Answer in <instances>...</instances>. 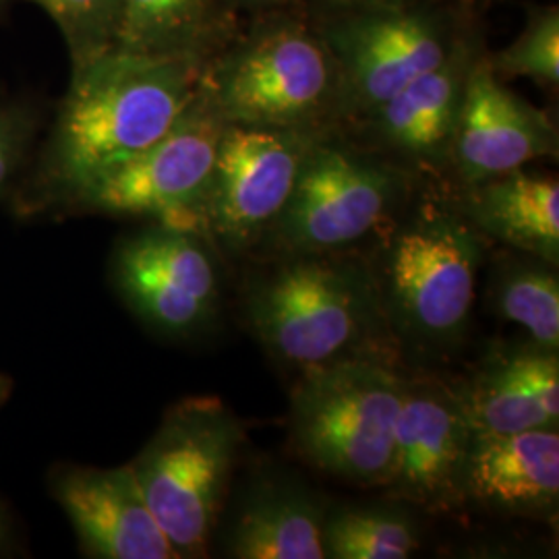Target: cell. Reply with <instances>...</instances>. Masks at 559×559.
Listing matches in <instances>:
<instances>
[{"mask_svg": "<svg viewBox=\"0 0 559 559\" xmlns=\"http://www.w3.org/2000/svg\"><path fill=\"white\" fill-rule=\"evenodd\" d=\"M55 498L90 558L180 559L143 498L131 464L67 468L55 479Z\"/></svg>", "mask_w": 559, "mask_h": 559, "instance_id": "5bb4252c", "label": "cell"}, {"mask_svg": "<svg viewBox=\"0 0 559 559\" xmlns=\"http://www.w3.org/2000/svg\"><path fill=\"white\" fill-rule=\"evenodd\" d=\"M342 104L371 115L452 52V40L436 15L380 7L334 27L328 36Z\"/></svg>", "mask_w": 559, "mask_h": 559, "instance_id": "7c38bea8", "label": "cell"}, {"mask_svg": "<svg viewBox=\"0 0 559 559\" xmlns=\"http://www.w3.org/2000/svg\"><path fill=\"white\" fill-rule=\"evenodd\" d=\"M313 141L302 129L226 122L203 205V237L239 253L286 207Z\"/></svg>", "mask_w": 559, "mask_h": 559, "instance_id": "9c48e42d", "label": "cell"}, {"mask_svg": "<svg viewBox=\"0 0 559 559\" xmlns=\"http://www.w3.org/2000/svg\"><path fill=\"white\" fill-rule=\"evenodd\" d=\"M325 44L299 23H272L239 44L212 69L201 92L224 122L302 129L336 85Z\"/></svg>", "mask_w": 559, "mask_h": 559, "instance_id": "8992f818", "label": "cell"}, {"mask_svg": "<svg viewBox=\"0 0 559 559\" xmlns=\"http://www.w3.org/2000/svg\"><path fill=\"white\" fill-rule=\"evenodd\" d=\"M399 193L400 179L388 166L313 141L272 230L288 255L334 253L373 233Z\"/></svg>", "mask_w": 559, "mask_h": 559, "instance_id": "ba28073f", "label": "cell"}, {"mask_svg": "<svg viewBox=\"0 0 559 559\" xmlns=\"http://www.w3.org/2000/svg\"><path fill=\"white\" fill-rule=\"evenodd\" d=\"M468 71L466 48H452L436 69L411 81L369 115L380 140L415 158L438 156L452 141Z\"/></svg>", "mask_w": 559, "mask_h": 559, "instance_id": "d6986e66", "label": "cell"}, {"mask_svg": "<svg viewBox=\"0 0 559 559\" xmlns=\"http://www.w3.org/2000/svg\"><path fill=\"white\" fill-rule=\"evenodd\" d=\"M224 127L200 90L162 140L94 180L73 203L110 216L152 218L203 237V205Z\"/></svg>", "mask_w": 559, "mask_h": 559, "instance_id": "52a82bcc", "label": "cell"}, {"mask_svg": "<svg viewBox=\"0 0 559 559\" xmlns=\"http://www.w3.org/2000/svg\"><path fill=\"white\" fill-rule=\"evenodd\" d=\"M7 537H9V526H7V519H4V514L0 510V549L7 543Z\"/></svg>", "mask_w": 559, "mask_h": 559, "instance_id": "f1b7e54d", "label": "cell"}, {"mask_svg": "<svg viewBox=\"0 0 559 559\" xmlns=\"http://www.w3.org/2000/svg\"><path fill=\"white\" fill-rule=\"evenodd\" d=\"M450 143L460 177L473 187L556 154L558 135L549 117L501 85L485 62L468 71Z\"/></svg>", "mask_w": 559, "mask_h": 559, "instance_id": "4fadbf2b", "label": "cell"}, {"mask_svg": "<svg viewBox=\"0 0 559 559\" xmlns=\"http://www.w3.org/2000/svg\"><path fill=\"white\" fill-rule=\"evenodd\" d=\"M214 0H120L117 46L145 55H200Z\"/></svg>", "mask_w": 559, "mask_h": 559, "instance_id": "ffe728a7", "label": "cell"}, {"mask_svg": "<svg viewBox=\"0 0 559 559\" xmlns=\"http://www.w3.org/2000/svg\"><path fill=\"white\" fill-rule=\"evenodd\" d=\"M419 545L413 516L392 506L342 508L323 520L325 558L406 559Z\"/></svg>", "mask_w": 559, "mask_h": 559, "instance_id": "44dd1931", "label": "cell"}, {"mask_svg": "<svg viewBox=\"0 0 559 559\" xmlns=\"http://www.w3.org/2000/svg\"><path fill=\"white\" fill-rule=\"evenodd\" d=\"M332 4H338V7H371V9H380V7H392L396 4L399 0H328Z\"/></svg>", "mask_w": 559, "mask_h": 559, "instance_id": "484cf974", "label": "cell"}, {"mask_svg": "<svg viewBox=\"0 0 559 559\" xmlns=\"http://www.w3.org/2000/svg\"><path fill=\"white\" fill-rule=\"evenodd\" d=\"M201 75L200 55L120 48L73 67L44 156L46 193L73 201L162 140L200 96Z\"/></svg>", "mask_w": 559, "mask_h": 559, "instance_id": "6da1fadb", "label": "cell"}, {"mask_svg": "<svg viewBox=\"0 0 559 559\" xmlns=\"http://www.w3.org/2000/svg\"><path fill=\"white\" fill-rule=\"evenodd\" d=\"M242 429L214 396L173 404L131 462L135 479L179 558H201L221 519Z\"/></svg>", "mask_w": 559, "mask_h": 559, "instance_id": "3957f363", "label": "cell"}, {"mask_svg": "<svg viewBox=\"0 0 559 559\" xmlns=\"http://www.w3.org/2000/svg\"><path fill=\"white\" fill-rule=\"evenodd\" d=\"M496 75L528 78L547 85L559 81V9L556 4L531 7L516 40L489 62Z\"/></svg>", "mask_w": 559, "mask_h": 559, "instance_id": "cb8c5ba5", "label": "cell"}, {"mask_svg": "<svg viewBox=\"0 0 559 559\" xmlns=\"http://www.w3.org/2000/svg\"><path fill=\"white\" fill-rule=\"evenodd\" d=\"M466 221L479 233L558 265L559 185L522 168L471 187Z\"/></svg>", "mask_w": 559, "mask_h": 559, "instance_id": "ac0fdd59", "label": "cell"}, {"mask_svg": "<svg viewBox=\"0 0 559 559\" xmlns=\"http://www.w3.org/2000/svg\"><path fill=\"white\" fill-rule=\"evenodd\" d=\"M57 23L71 64L78 67L117 46L120 0H29Z\"/></svg>", "mask_w": 559, "mask_h": 559, "instance_id": "603a6c76", "label": "cell"}, {"mask_svg": "<svg viewBox=\"0 0 559 559\" xmlns=\"http://www.w3.org/2000/svg\"><path fill=\"white\" fill-rule=\"evenodd\" d=\"M483 260L479 230L440 203L415 212L388 247L385 302L406 338L441 348L462 336Z\"/></svg>", "mask_w": 559, "mask_h": 559, "instance_id": "5b68a950", "label": "cell"}, {"mask_svg": "<svg viewBox=\"0 0 559 559\" xmlns=\"http://www.w3.org/2000/svg\"><path fill=\"white\" fill-rule=\"evenodd\" d=\"M235 2L242 4V7H249V9H265V7L280 4V2H284V0H235Z\"/></svg>", "mask_w": 559, "mask_h": 559, "instance_id": "4316f807", "label": "cell"}, {"mask_svg": "<svg viewBox=\"0 0 559 559\" xmlns=\"http://www.w3.org/2000/svg\"><path fill=\"white\" fill-rule=\"evenodd\" d=\"M473 436L454 385L404 380L385 487L429 512L456 510Z\"/></svg>", "mask_w": 559, "mask_h": 559, "instance_id": "8fae6325", "label": "cell"}, {"mask_svg": "<svg viewBox=\"0 0 559 559\" xmlns=\"http://www.w3.org/2000/svg\"><path fill=\"white\" fill-rule=\"evenodd\" d=\"M325 512L297 483L263 480L249 489L226 537L237 559H325Z\"/></svg>", "mask_w": 559, "mask_h": 559, "instance_id": "e0dca14e", "label": "cell"}, {"mask_svg": "<svg viewBox=\"0 0 559 559\" xmlns=\"http://www.w3.org/2000/svg\"><path fill=\"white\" fill-rule=\"evenodd\" d=\"M404 380L376 357H350L300 373L290 394V441L330 477L385 485Z\"/></svg>", "mask_w": 559, "mask_h": 559, "instance_id": "277c9868", "label": "cell"}, {"mask_svg": "<svg viewBox=\"0 0 559 559\" xmlns=\"http://www.w3.org/2000/svg\"><path fill=\"white\" fill-rule=\"evenodd\" d=\"M0 2H2V0H0Z\"/></svg>", "mask_w": 559, "mask_h": 559, "instance_id": "f546056e", "label": "cell"}, {"mask_svg": "<svg viewBox=\"0 0 559 559\" xmlns=\"http://www.w3.org/2000/svg\"><path fill=\"white\" fill-rule=\"evenodd\" d=\"M9 392H11V381L7 380L4 376H0V406L9 396Z\"/></svg>", "mask_w": 559, "mask_h": 559, "instance_id": "83f0119b", "label": "cell"}, {"mask_svg": "<svg viewBox=\"0 0 559 559\" xmlns=\"http://www.w3.org/2000/svg\"><path fill=\"white\" fill-rule=\"evenodd\" d=\"M32 138V120L13 106L0 104V193L20 170Z\"/></svg>", "mask_w": 559, "mask_h": 559, "instance_id": "d4e9b609", "label": "cell"}, {"mask_svg": "<svg viewBox=\"0 0 559 559\" xmlns=\"http://www.w3.org/2000/svg\"><path fill=\"white\" fill-rule=\"evenodd\" d=\"M475 433L558 427L559 359L537 346L501 353L473 380L454 385Z\"/></svg>", "mask_w": 559, "mask_h": 559, "instance_id": "2e32d148", "label": "cell"}, {"mask_svg": "<svg viewBox=\"0 0 559 559\" xmlns=\"http://www.w3.org/2000/svg\"><path fill=\"white\" fill-rule=\"evenodd\" d=\"M464 498L510 514L537 516L556 510L558 427L475 433L464 468Z\"/></svg>", "mask_w": 559, "mask_h": 559, "instance_id": "9a60e30c", "label": "cell"}, {"mask_svg": "<svg viewBox=\"0 0 559 559\" xmlns=\"http://www.w3.org/2000/svg\"><path fill=\"white\" fill-rule=\"evenodd\" d=\"M380 290L367 267L332 253L290 255L258 280L247 297V320L263 348L299 369L350 357L380 320Z\"/></svg>", "mask_w": 559, "mask_h": 559, "instance_id": "7a4b0ae2", "label": "cell"}, {"mask_svg": "<svg viewBox=\"0 0 559 559\" xmlns=\"http://www.w3.org/2000/svg\"><path fill=\"white\" fill-rule=\"evenodd\" d=\"M558 265L547 261H514L498 274L493 302L503 320L522 325L533 346L559 350Z\"/></svg>", "mask_w": 559, "mask_h": 559, "instance_id": "7402d4cb", "label": "cell"}, {"mask_svg": "<svg viewBox=\"0 0 559 559\" xmlns=\"http://www.w3.org/2000/svg\"><path fill=\"white\" fill-rule=\"evenodd\" d=\"M112 278L131 311L170 336L200 330L218 307L216 263L198 233L154 224L122 240Z\"/></svg>", "mask_w": 559, "mask_h": 559, "instance_id": "30bf717a", "label": "cell"}]
</instances>
